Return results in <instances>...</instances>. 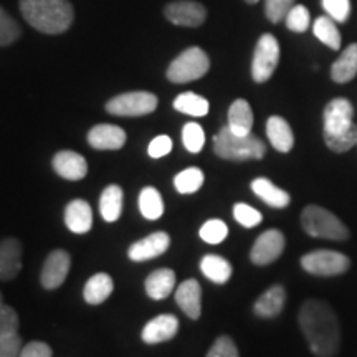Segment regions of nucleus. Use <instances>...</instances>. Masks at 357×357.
I'll list each match as a JSON object with an SVG mask.
<instances>
[{
    "instance_id": "obj_1",
    "label": "nucleus",
    "mask_w": 357,
    "mask_h": 357,
    "mask_svg": "<svg viewBox=\"0 0 357 357\" xmlns=\"http://www.w3.org/2000/svg\"><path fill=\"white\" fill-rule=\"evenodd\" d=\"M298 323L316 357H333L341 346V326L328 303L307 300L298 312Z\"/></svg>"
},
{
    "instance_id": "obj_2",
    "label": "nucleus",
    "mask_w": 357,
    "mask_h": 357,
    "mask_svg": "<svg viewBox=\"0 0 357 357\" xmlns=\"http://www.w3.org/2000/svg\"><path fill=\"white\" fill-rule=\"evenodd\" d=\"M324 142L333 153L342 154L357 144V124H354V108L346 98H334L326 105L323 113Z\"/></svg>"
},
{
    "instance_id": "obj_3",
    "label": "nucleus",
    "mask_w": 357,
    "mask_h": 357,
    "mask_svg": "<svg viewBox=\"0 0 357 357\" xmlns=\"http://www.w3.org/2000/svg\"><path fill=\"white\" fill-rule=\"evenodd\" d=\"M19 7L29 25L47 35L65 33L75 20L70 0H20Z\"/></svg>"
},
{
    "instance_id": "obj_4",
    "label": "nucleus",
    "mask_w": 357,
    "mask_h": 357,
    "mask_svg": "<svg viewBox=\"0 0 357 357\" xmlns=\"http://www.w3.org/2000/svg\"><path fill=\"white\" fill-rule=\"evenodd\" d=\"M213 153L220 159L242 162V160L265 158L266 146L260 137L253 136L252 132L247 136H238L231 132L229 126H223L213 136Z\"/></svg>"
},
{
    "instance_id": "obj_5",
    "label": "nucleus",
    "mask_w": 357,
    "mask_h": 357,
    "mask_svg": "<svg viewBox=\"0 0 357 357\" xmlns=\"http://www.w3.org/2000/svg\"><path fill=\"white\" fill-rule=\"evenodd\" d=\"M301 225L310 236L326 240H342L349 238V230L333 212L326 211L318 205H307L301 213Z\"/></svg>"
},
{
    "instance_id": "obj_6",
    "label": "nucleus",
    "mask_w": 357,
    "mask_h": 357,
    "mask_svg": "<svg viewBox=\"0 0 357 357\" xmlns=\"http://www.w3.org/2000/svg\"><path fill=\"white\" fill-rule=\"evenodd\" d=\"M211 70V58L202 48L190 47L178 55L167 68V79L172 83H190L200 79Z\"/></svg>"
},
{
    "instance_id": "obj_7",
    "label": "nucleus",
    "mask_w": 357,
    "mask_h": 357,
    "mask_svg": "<svg viewBox=\"0 0 357 357\" xmlns=\"http://www.w3.org/2000/svg\"><path fill=\"white\" fill-rule=\"evenodd\" d=\"M158 96L149 91H129L118 95L106 102V111L123 118H139L154 113L158 108Z\"/></svg>"
},
{
    "instance_id": "obj_8",
    "label": "nucleus",
    "mask_w": 357,
    "mask_h": 357,
    "mask_svg": "<svg viewBox=\"0 0 357 357\" xmlns=\"http://www.w3.org/2000/svg\"><path fill=\"white\" fill-rule=\"evenodd\" d=\"M280 63V43L275 35L265 33L258 38L252 60V78L255 83H265L273 77Z\"/></svg>"
},
{
    "instance_id": "obj_9",
    "label": "nucleus",
    "mask_w": 357,
    "mask_h": 357,
    "mask_svg": "<svg viewBox=\"0 0 357 357\" xmlns=\"http://www.w3.org/2000/svg\"><path fill=\"white\" fill-rule=\"evenodd\" d=\"M301 266L314 276H337L349 270L351 260L334 250H314L301 258Z\"/></svg>"
},
{
    "instance_id": "obj_10",
    "label": "nucleus",
    "mask_w": 357,
    "mask_h": 357,
    "mask_svg": "<svg viewBox=\"0 0 357 357\" xmlns=\"http://www.w3.org/2000/svg\"><path fill=\"white\" fill-rule=\"evenodd\" d=\"M283 250H284V235L276 229L266 230L258 236L255 245L252 247L250 260H252L253 265L266 266L270 265V263L278 260L281 253H283Z\"/></svg>"
},
{
    "instance_id": "obj_11",
    "label": "nucleus",
    "mask_w": 357,
    "mask_h": 357,
    "mask_svg": "<svg viewBox=\"0 0 357 357\" xmlns=\"http://www.w3.org/2000/svg\"><path fill=\"white\" fill-rule=\"evenodd\" d=\"M164 15L174 25L178 26H200L207 19V8L195 0H176L167 3Z\"/></svg>"
},
{
    "instance_id": "obj_12",
    "label": "nucleus",
    "mask_w": 357,
    "mask_h": 357,
    "mask_svg": "<svg viewBox=\"0 0 357 357\" xmlns=\"http://www.w3.org/2000/svg\"><path fill=\"white\" fill-rule=\"evenodd\" d=\"M71 266V257L65 250H53L43 263L40 281L45 289H56L65 283Z\"/></svg>"
},
{
    "instance_id": "obj_13",
    "label": "nucleus",
    "mask_w": 357,
    "mask_h": 357,
    "mask_svg": "<svg viewBox=\"0 0 357 357\" xmlns=\"http://www.w3.org/2000/svg\"><path fill=\"white\" fill-rule=\"evenodd\" d=\"M169 247H171V236L166 231H155L139 242H134L128 250V257L132 261H147L164 255Z\"/></svg>"
},
{
    "instance_id": "obj_14",
    "label": "nucleus",
    "mask_w": 357,
    "mask_h": 357,
    "mask_svg": "<svg viewBox=\"0 0 357 357\" xmlns=\"http://www.w3.org/2000/svg\"><path fill=\"white\" fill-rule=\"evenodd\" d=\"M88 144L98 151H118L126 144V132L114 124H98L89 129Z\"/></svg>"
},
{
    "instance_id": "obj_15",
    "label": "nucleus",
    "mask_w": 357,
    "mask_h": 357,
    "mask_svg": "<svg viewBox=\"0 0 357 357\" xmlns=\"http://www.w3.org/2000/svg\"><path fill=\"white\" fill-rule=\"evenodd\" d=\"M53 171L66 181H82L88 174V162L75 151H60L52 160Z\"/></svg>"
},
{
    "instance_id": "obj_16",
    "label": "nucleus",
    "mask_w": 357,
    "mask_h": 357,
    "mask_svg": "<svg viewBox=\"0 0 357 357\" xmlns=\"http://www.w3.org/2000/svg\"><path fill=\"white\" fill-rule=\"evenodd\" d=\"M178 331V319L174 314H160L151 319L142 329L141 337L146 344H160L171 341Z\"/></svg>"
},
{
    "instance_id": "obj_17",
    "label": "nucleus",
    "mask_w": 357,
    "mask_h": 357,
    "mask_svg": "<svg viewBox=\"0 0 357 357\" xmlns=\"http://www.w3.org/2000/svg\"><path fill=\"white\" fill-rule=\"evenodd\" d=\"M22 270V243L17 238L0 242V280L10 281Z\"/></svg>"
},
{
    "instance_id": "obj_18",
    "label": "nucleus",
    "mask_w": 357,
    "mask_h": 357,
    "mask_svg": "<svg viewBox=\"0 0 357 357\" xmlns=\"http://www.w3.org/2000/svg\"><path fill=\"white\" fill-rule=\"evenodd\" d=\"M176 301L190 319H199L202 314V288L197 280H185L176 289Z\"/></svg>"
},
{
    "instance_id": "obj_19",
    "label": "nucleus",
    "mask_w": 357,
    "mask_h": 357,
    "mask_svg": "<svg viewBox=\"0 0 357 357\" xmlns=\"http://www.w3.org/2000/svg\"><path fill=\"white\" fill-rule=\"evenodd\" d=\"M65 223L73 234L83 235L91 230L93 211L88 202L82 199H75L65 208Z\"/></svg>"
},
{
    "instance_id": "obj_20",
    "label": "nucleus",
    "mask_w": 357,
    "mask_h": 357,
    "mask_svg": "<svg viewBox=\"0 0 357 357\" xmlns=\"http://www.w3.org/2000/svg\"><path fill=\"white\" fill-rule=\"evenodd\" d=\"M284 303H287V291H284V288L281 284H275V287L268 288L255 301L253 312L265 319L276 318L283 311Z\"/></svg>"
},
{
    "instance_id": "obj_21",
    "label": "nucleus",
    "mask_w": 357,
    "mask_h": 357,
    "mask_svg": "<svg viewBox=\"0 0 357 357\" xmlns=\"http://www.w3.org/2000/svg\"><path fill=\"white\" fill-rule=\"evenodd\" d=\"M266 136L270 144L275 147L278 153H289L294 146L293 129L288 121L281 116H271L266 121Z\"/></svg>"
},
{
    "instance_id": "obj_22",
    "label": "nucleus",
    "mask_w": 357,
    "mask_h": 357,
    "mask_svg": "<svg viewBox=\"0 0 357 357\" xmlns=\"http://www.w3.org/2000/svg\"><path fill=\"white\" fill-rule=\"evenodd\" d=\"M174 287H176V273L171 268H159L146 278L144 288L146 293L153 300H164L169 294L172 293Z\"/></svg>"
},
{
    "instance_id": "obj_23",
    "label": "nucleus",
    "mask_w": 357,
    "mask_h": 357,
    "mask_svg": "<svg viewBox=\"0 0 357 357\" xmlns=\"http://www.w3.org/2000/svg\"><path fill=\"white\" fill-rule=\"evenodd\" d=\"M252 190L257 197H260L263 202L273 208H284L291 202L288 192H284L280 187H276L273 182L265 177H258L252 182Z\"/></svg>"
},
{
    "instance_id": "obj_24",
    "label": "nucleus",
    "mask_w": 357,
    "mask_h": 357,
    "mask_svg": "<svg viewBox=\"0 0 357 357\" xmlns=\"http://www.w3.org/2000/svg\"><path fill=\"white\" fill-rule=\"evenodd\" d=\"M357 75V43H351L341 56L331 66V78L334 83L344 84L354 79Z\"/></svg>"
},
{
    "instance_id": "obj_25",
    "label": "nucleus",
    "mask_w": 357,
    "mask_h": 357,
    "mask_svg": "<svg viewBox=\"0 0 357 357\" xmlns=\"http://www.w3.org/2000/svg\"><path fill=\"white\" fill-rule=\"evenodd\" d=\"M114 289V283L109 275L98 273L86 281L83 289V298L88 305L98 306L105 303L111 296Z\"/></svg>"
},
{
    "instance_id": "obj_26",
    "label": "nucleus",
    "mask_w": 357,
    "mask_h": 357,
    "mask_svg": "<svg viewBox=\"0 0 357 357\" xmlns=\"http://www.w3.org/2000/svg\"><path fill=\"white\" fill-rule=\"evenodd\" d=\"M231 132L247 136L253 128V111L248 101L235 100L229 109V124Z\"/></svg>"
},
{
    "instance_id": "obj_27",
    "label": "nucleus",
    "mask_w": 357,
    "mask_h": 357,
    "mask_svg": "<svg viewBox=\"0 0 357 357\" xmlns=\"http://www.w3.org/2000/svg\"><path fill=\"white\" fill-rule=\"evenodd\" d=\"M200 271L205 278H208L217 284H225L231 276V265L220 255H205L200 260Z\"/></svg>"
},
{
    "instance_id": "obj_28",
    "label": "nucleus",
    "mask_w": 357,
    "mask_h": 357,
    "mask_svg": "<svg viewBox=\"0 0 357 357\" xmlns=\"http://www.w3.org/2000/svg\"><path fill=\"white\" fill-rule=\"evenodd\" d=\"M100 212L106 222L119 220L123 212V189L119 185H108L100 197Z\"/></svg>"
},
{
    "instance_id": "obj_29",
    "label": "nucleus",
    "mask_w": 357,
    "mask_h": 357,
    "mask_svg": "<svg viewBox=\"0 0 357 357\" xmlns=\"http://www.w3.org/2000/svg\"><path fill=\"white\" fill-rule=\"evenodd\" d=\"M312 33L319 40L321 43H324L326 47L333 48V50H339L342 43L341 32H339L336 22H334L329 15L318 17L312 24Z\"/></svg>"
},
{
    "instance_id": "obj_30",
    "label": "nucleus",
    "mask_w": 357,
    "mask_h": 357,
    "mask_svg": "<svg viewBox=\"0 0 357 357\" xmlns=\"http://www.w3.org/2000/svg\"><path fill=\"white\" fill-rule=\"evenodd\" d=\"M174 109L187 116H194V118H202V116H207L211 105H208V101L204 96L197 95V93L187 91L174 100Z\"/></svg>"
},
{
    "instance_id": "obj_31",
    "label": "nucleus",
    "mask_w": 357,
    "mask_h": 357,
    "mask_svg": "<svg viewBox=\"0 0 357 357\" xmlns=\"http://www.w3.org/2000/svg\"><path fill=\"white\" fill-rule=\"evenodd\" d=\"M139 211L147 220H159L164 213L162 195L154 187H144L139 194Z\"/></svg>"
},
{
    "instance_id": "obj_32",
    "label": "nucleus",
    "mask_w": 357,
    "mask_h": 357,
    "mask_svg": "<svg viewBox=\"0 0 357 357\" xmlns=\"http://www.w3.org/2000/svg\"><path fill=\"white\" fill-rule=\"evenodd\" d=\"M174 185L181 194H194L204 185V172L197 167H189L174 177Z\"/></svg>"
},
{
    "instance_id": "obj_33",
    "label": "nucleus",
    "mask_w": 357,
    "mask_h": 357,
    "mask_svg": "<svg viewBox=\"0 0 357 357\" xmlns=\"http://www.w3.org/2000/svg\"><path fill=\"white\" fill-rule=\"evenodd\" d=\"M20 25L0 7V47H8L20 38Z\"/></svg>"
},
{
    "instance_id": "obj_34",
    "label": "nucleus",
    "mask_w": 357,
    "mask_h": 357,
    "mask_svg": "<svg viewBox=\"0 0 357 357\" xmlns=\"http://www.w3.org/2000/svg\"><path fill=\"white\" fill-rule=\"evenodd\" d=\"M182 142H184L185 149L189 153H200L205 144V134L202 126L197 123H187L184 129H182Z\"/></svg>"
},
{
    "instance_id": "obj_35",
    "label": "nucleus",
    "mask_w": 357,
    "mask_h": 357,
    "mask_svg": "<svg viewBox=\"0 0 357 357\" xmlns=\"http://www.w3.org/2000/svg\"><path fill=\"white\" fill-rule=\"evenodd\" d=\"M199 235L204 242L217 245L227 238V235H229V227H227L225 222L218 220V218H212V220L204 223Z\"/></svg>"
},
{
    "instance_id": "obj_36",
    "label": "nucleus",
    "mask_w": 357,
    "mask_h": 357,
    "mask_svg": "<svg viewBox=\"0 0 357 357\" xmlns=\"http://www.w3.org/2000/svg\"><path fill=\"white\" fill-rule=\"evenodd\" d=\"M284 24H287V29L294 33H305L311 25L310 10L305 6H293L284 19Z\"/></svg>"
},
{
    "instance_id": "obj_37",
    "label": "nucleus",
    "mask_w": 357,
    "mask_h": 357,
    "mask_svg": "<svg viewBox=\"0 0 357 357\" xmlns=\"http://www.w3.org/2000/svg\"><path fill=\"white\" fill-rule=\"evenodd\" d=\"M294 6V0H265V15L271 24H280L287 19L288 12Z\"/></svg>"
},
{
    "instance_id": "obj_38",
    "label": "nucleus",
    "mask_w": 357,
    "mask_h": 357,
    "mask_svg": "<svg viewBox=\"0 0 357 357\" xmlns=\"http://www.w3.org/2000/svg\"><path fill=\"white\" fill-rule=\"evenodd\" d=\"M323 8L336 24H344L351 15V0H321Z\"/></svg>"
},
{
    "instance_id": "obj_39",
    "label": "nucleus",
    "mask_w": 357,
    "mask_h": 357,
    "mask_svg": "<svg viewBox=\"0 0 357 357\" xmlns=\"http://www.w3.org/2000/svg\"><path fill=\"white\" fill-rule=\"evenodd\" d=\"M234 217L235 220L240 223V225L247 227V229H252V227L260 225L263 220V215L257 208L250 207L247 204H236L234 207Z\"/></svg>"
},
{
    "instance_id": "obj_40",
    "label": "nucleus",
    "mask_w": 357,
    "mask_h": 357,
    "mask_svg": "<svg viewBox=\"0 0 357 357\" xmlns=\"http://www.w3.org/2000/svg\"><path fill=\"white\" fill-rule=\"evenodd\" d=\"M22 339L17 333L0 334V357H20Z\"/></svg>"
},
{
    "instance_id": "obj_41",
    "label": "nucleus",
    "mask_w": 357,
    "mask_h": 357,
    "mask_svg": "<svg viewBox=\"0 0 357 357\" xmlns=\"http://www.w3.org/2000/svg\"><path fill=\"white\" fill-rule=\"evenodd\" d=\"M19 314L12 306L3 305L0 301V334L3 333H19Z\"/></svg>"
},
{
    "instance_id": "obj_42",
    "label": "nucleus",
    "mask_w": 357,
    "mask_h": 357,
    "mask_svg": "<svg viewBox=\"0 0 357 357\" xmlns=\"http://www.w3.org/2000/svg\"><path fill=\"white\" fill-rule=\"evenodd\" d=\"M207 357H240V354L234 339L229 336H220L217 337V341L212 344L211 351L207 352Z\"/></svg>"
},
{
    "instance_id": "obj_43",
    "label": "nucleus",
    "mask_w": 357,
    "mask_h": 357,
    "mask_svg": "<svg viewBox=\"0 0 357 357\" xmlns=\"http://www.w3.org/2000/svg\"><path fill=\"white\" fill-rule=\"evenodd\" d=\"M172 151V141L169 136H158L155 139L151 141L149 144V149H147V153L153 159H160L164 158V155H167L169 153Z\"/></svg>"
},
{
    "instance_id": "obj_44",
    "label": "nucleus",
    "mask_w": 357,
    "mask_h": 357,
    "mask_svg": "<svg viewBox=\"0 0 357 357\" xmlns=\"http://www.w3.org/2000/svg\"><path fill=\"white\" fill-rule=\"evenodd\" d=\"M20 357H52V347L40 341L29 342L22 347Z\"/></svg>"
},
{
    "instance_id": "obj_45",
    "label": "nucleus",
    "mask_w": 357,
    "mask_h": 357,
    "mask_svg": "<svg viewBox=\"0 0 357 357\" xmlns=\"http://www.w3.org/2000/svg\"><path fill=\"white\" fill-rule=\"evenodd\" d=\"M245 2H247V3H250V6H253V3L260 2V0H245Z\"/></svg>"
},
{
    "instance_id": "obj_46",
    "label": "nucleus",
    "mask_w": 357,
    "mask_h": 357,
    "mask_svg": "<svg viewBox=\"0 0 357 357\" xmlns=\"http://www.w3.org/2000/svg\"><path fill=\"white\" fill-rule=\"evenodd\" d=\"M0 301H2V294H0Z\"/></svg>"
}]
</instances>
